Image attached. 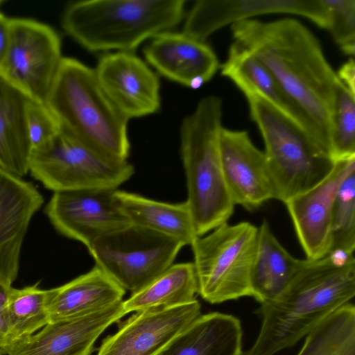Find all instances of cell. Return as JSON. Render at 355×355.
Segmentation results:
<instances>
[{
    "mask_svg": "<svg viewBox=\"0 0 355 355\" xmlns=\"http://www.w3.org/2000/svg\"><path fill=\"white\" fill-rule=\"evenodd\" d=\"M199 302L136 312L103 340L96 355H156L200 314Z\"/></svg>",
    "mask_w": 355,
    "mask_h": 355,
    "instance_id": "13",
    "label": "cell"
},
{
    "mask_svg": "<svg viewBox=\"0 0 355 355\" xmlns=\"http://www.w3.org/2000/svg\"><path fill=\"white\" fill-rule=\"evenodd\" d=\"M350 355H355V354H350Z\"/></svg>",
    "mask_w": 355,
    "mask_h": 355,
    "instance_id": "37",
    "label": "cell"
},
{
    "mask_svg": "<svg viewBox=\"0 0 355 355\" xmlns=\"http://www.w3.org/2000/svg\"><path fill=\"white\" fill-rule=\"evenodd\" d=\"M223 100L202 98L180 125V150L186 173L187 202L198 236L227 223L235 205L224 179L219 139Z\"/></svg>",
    "mask_w": 355,
    "mask_h": 355,
    "instance_id": "4",
    "label": "cell"
},
{
    "mask_svg": "<svg viewBox=\"0 0 355 355\" xmlns=\"http://www.w3.org/2000/svg\"><path fill=\"white\" fill-rule=\"evenodd\" d=\"M354 168L355 156L335 161L325 178L284 203L306 259H316L329 252L334 198L340 183Z\"/></svg>",
    "mask_w": 355,
    "mask_h": 355,
    "instance_id": "16",
    "label": "cell"
},
{
    "mask_svg": "<svg viewBox=\"0 0 355 355\" xmlns=\"http://www.w3.org/2000/svg\"><path fill=\"white\" fill-rule=\"evenodd\" d=\"M184 0H89L64 10L65 32L92 52H132L148 38L169 31L182 19Z\"/></svg>",
    "mask_w": 355,
    "mask_h": 355,
    "instance_id": "5",
    "label": "cell"
},
{
    "mask_svg": "<svg viewBox=\"0 0 355 355\" xmlns=\"http://www.w3.org/2000/svg\"><path fill=\"white\" fill-rule=\"evenodd\" d=\"M328 11V30L341 51L355 54V0H324Z\"/></svg>",
    "mask_w": 355,
    "mask_h": 355,
    "instance_id": "31",
    "label": "cell"
},
{
    "mask_svg": "<svg viewBox=\"0 0 355 355\" xmlns=\"http://www.w3.org/2000/svg\"><path fill=\"white\" fill-rule=\"evenodd\" d=\"M220 69L221 74L234 82L243 94L259 95L308 133L298 110L266 67L248 49L234 42Z\"/></svg>",
    "mask_w": 355,
    "mask_h": 355,
    "instance_id": "24",
    "label": "cell"
},
{
    "mask_svg": "<svg viewBox=\"0 0 355 355\" xmlns=\"http://www.w3.org/2000/svg\"><path fill=\"white\" fill-rule=\"evenodd\" d=\"M354 253L355 249V168L340 183L331 218V248ZM329 250V251H330Z\"/></svg>",
    "mask_w": 355,
    "mask_h": 355,
    "instance_id": "30",
    "label": "cell"
},
{
    "mask_svg": "<svg viewBox=\"0 0 355 355\" xmlns=\"http://www.w3.org/2000/svg\"><path fill=\"white\" fill-rule=\"evenodd\" d=\"M258 241L251 273V290L260 304L277 297L304 263L293 257L272 232L267 220L258 227Z\"/></svg>",
    "mask_w": 355,
    "mask_h": 355,
    "instance_id": "22",
    "label": "cell"
},
{
    "mask_svg": "<svg viewBox=\"0 0 355 355\" xmlns=\"http://www.w3.org/2000/svg\"><path fill=\"white\" fill-rule=\"evenodd\" d=\"M231 30L234 42L269 71L302 116L309 135L329 155L330 108L339 79L318 39L291 17L247 19L232 24Z\"/></svg>",
    "mask_w": 355,
    "mask_h": 355,
    "instance_id": "1",
    "label": "cell"
},
{
    "mask_svg": "<svg viewBox=\"0 0 355 355\" xmlns=\"http://www.w3.org/2000/svg\"><path fill=\"white\" fill-rule=\"evenodd\" d=\"M114 189L55 191L45 212L53 227L87 248L99 238L131 224L120 209Z\"/></svg>",
    "mask_w": 355,
    "mask_h": 355,
    "instance_id": "11",
    "label": "cell"
},
{
    "mask_svg": "<svg viewBox=\"0 0 355 355\" xmlns=\"http://www.w3.org/2000/svg\"><path fill=\"white\" fill-rule=\"evenodd\" d=\"M329 155L334 162L355 156V95L340 80L333 88Z\"/></svg>",
    "mask_w": 355,
    "mask_h": 355,
    "instance_id": "29",
    "label": "cell"
},
{
    "mask_svg": "<svg viewBox=\"0 0 355 355\" xmlns=\"http://www.w3.org/2000/svg\"><path fill=\"white\" fill-rule=\"evenodd\" d=\"M28 171L45 187L55 191L114 189L129 180L134 166L108 159L61 130L32 150Z\"/></svg>",
    "mask_w": 355,
    "mask_h": 355,
    "instance_id": "9",
    "label": "cell"
},
{
    "mask_svg": "<svg viewBox=\"0 0 355 355\" xmlns=\"http://www.w3.org/2000/svg\"><path fill=\"white\" fill-rule=\"evenodd\" d=\"M184 245L130 224L97 239L88 250L96 266L125 290H141L171 265Z\"/></svg>",
    "mask_w": 355,
    "mask_h": 355,
    "instance_id": "8",
    "label": "cell"
},
{
    "mask_svg": "<svg viewBox=\"0 0 355 355\" xmlns=\"http://www.w3.org/2000/svg\"><path fill=\"white\" fill-rule=\"evenodd\" d=\"M144 53L159 74L192 89L211 79L219 68L217 55L206 42L183 33L167 31L155 36Z\"/></svg>",
    "mask_w": 355,
    "mask_h": 355,
    "instance_id": "19",
    "label": "cell"
},
{
    "mask_svg": "<svg viewBox=\"0 0 355 355\" xmlns=\"http://www.w3.org/2000/svg\"><path fill=\"white\" fill-rule=\"evenodd\" d=\"M275 13L299 15L322 28L328 26L324 0H200L187 14L182 33L206 42L211 34L225 26Z\"/></svg>",
    "mask_w": 355,
    "mask_h": 355,
    "instance_id": "12",
    "label": "cell"
},
{
    "mask_svg": "<svg viewBox=\"0 0 355 355\" xmlns=\"http://www.w3.org/2000/svg\"><path fill=\"white\" fill-rule=\"evenodd\" d=\"M46 105L62 132L108 159L127 161L129 119L103 90L94 69L63 58Z\"/></svg>",
    "mask_w": 355,
    "mask_h": 355,
    "instance_id": "3",
    "label": "cell"
},
{
    "mask_svg": "<svg viewBox=\"0 0 355 355\" xmlns=\"http://www.w3.org/2000/svg\"><path fill=\"white\" fill-rule=\"evenodd\" d=\"M63 58L60 38L51 27L30 19H11L0 76L29 99L46 104Z\"/></svg>",
    "mask_w": 355,
    "mask_h": 355,
    "instance_id": "10",
    "label": "cell"
},
{
    "mask_svg": "<svg viewBox=\"0 0 355 355\" xmlns=\"http://www.w3.org/2000/svg\"><path fill=\"white\" fill-rule=\"evenodd\" d=\"M3 2V1H1V0H0V6H1V4Z\"/></svg>",
    "mask_w": 355,
    "mask_h": 355,
    "instance_id": "36",
    "label": "cell"
},
{
    "mask_svg": "<svg viewBox=\"0 0 355 355\" xmlns=\"http://www.w3.org/2000/svg\"><path fill=\"white\" fill-rule=\"evenodd\" d=\"M297 355L355 354V308L347 303L327 316L306 336Z\"/></svg>",
    "mask_w": 355,
    "mask_h": 355,
    "instance_id": "28",
    "label": "cell"
},
{
    "mask_svg": "<svg viewBox=\"0 0 355 355\" xmlns=\"http://www.w3.org/2000/svg\"><path fill=\"white\" fill-rule=\"evenodd\" d=\"M28 99L0 76V166L20 178L28 171L31 151L26 125Z\"/></svg>",
    "mask_w": 355,
    "mask_h": 355,
    "instance_id": "25",
    "label": "cell"
},
{
    "mask_svg": "<svg viewBox=\"0 0 355 355\" xmlns=\"http://www.w3.org/2000/svg\"><path fill=\"white\" fill-rule=\"evenodd\" d=\"M219 147L224 179L235 205L253 210L275 199L265 154L254 145L247 131L223 127Z\"/></svg>",
    "mask_w": 355,
    "mask_h": 355,
    "instance_id": "15",
    "label": "cell"
},
{
    "mask_svg": "<svg viewBox=\"0 0 355 355\" xmlns=\"http://www.w3.org/2000/svg\"><path fill=\"white\" fill-rule=\"evenodd\" d=\"M38 285L39 282L22 288L12 287L7 306L8 334L0 355L50 322L47 309L50 289H42Z\"/></svg>",
    "mask_w": 355,
    "mask_h": 355,
    "instance_id": "27",
    "label": "cell"
},
{
    "mask_svg": "<svg viewBox=\"0 0 355 355\" xmlns=\"http://www.w3.org/2000/svg\"><path fill=\"white\" fill-rule=\"evenodd\" d=\"M10 20L0 12V75L10 43Z\"/></svg>",
    "mask_w": 355,
    "mask_h": 355,
    "instance_id": "34",
    "label": "cell"
},
{
    "mask_svg": "<svg viewBox=\"0 0 355 355\" xmlns=\"http://www.w3.org/2000/svg\"><path fill=\"white\" fill-rule=\"evenodd\" d=\"M12 284L0 278V349L3 347L7 334V306Z\"/></svg>",
    "mask_w": 355,
    "mask_h": 355,
    "instance_id": "33",
    "label": "cell"
},
{
    "mask_svg": "<svg viewBox=\"0 0 355 355\" xmlns=\"http://www.w3.org/2000/svg\"><path fill=\"white\" fill-rule=\"evenodd\" d=\"M354 295V253L335 249L304 259L284 291L257 310L262 318L259 334L241 355H275L295 345Z\"/></svg>",
    "mask_w": 355,
    "mask_h": 355,
    "instance_id": "2",
    "label": "cell"
},
{
    "mask_svg": "<svg viewBox=\"0 0 355 355\" xmlns=\"http://www.w3.org/2000/svg\"><path fill=\"white\" fill-rule=\"evenodd\" d=\"M43 198L31 183L0 166V278L16 279L30 221Z\"/></svg>",
    "mask_w": 355,
    "mask_h": 355,
    "instance_id": "18",
    "label": "cell"
},
{
    "mask_svg": "<svg viewBox=\"0 0 355 355\" xmlns=\"http://www.w3.org/2000/svg\"><path fill=\"white\" fill-rule=\"evenodd\" d=\"M94 70L103 90L127 119L142 117L159 110V78L132 52L103 55Z\"/></svg>",
    "mask_w": 355,
    "mask_h": 355,
    "instance_id": "14",
    "label": "cell"
},
{
    "mask_svg": "<svg viewBox=\"0 0 355 355\" xmlns=\"http://www.w3.org/2000/svg\"><path fill=\"white\" fill-rule=\"evenodd\" d=\"M258 227L243 221L223 223L191 244L198 294L211 304L252 297L251 273Z\"/></svg>",
    "mask_w": 355,
    "mask_h": 355,
    "instance_id": "7",
    "label": "cell"
},
{
    "mask_svg": "<svg viewBox=\"0 0 355 355\" xmlns=\"http://www.w3.org/2000/svg\"><path fill=\"white\" fill-rule=\"evenodd\" d=\"M198 285L193 263L171 265L145 287L123 301L126 314L153 308L171 307L196 300Z\"/></svg>",
    "mask_w": 355,
    "mask_h": 355,
    "instance_id": "26",
    "label": "cell"
},
{
    "mask_svg": "<svg viewBox=\"0 0 355 355\" xmlns=\"http://www.w3.org/2000/svg\"><path fill=\"white\" fill-rule=\"evenodd\" d=\"M116 202L131 224L191 245L198 236L187 201L166 203L116 189Z\"/></svg>",
    "mask_w": 355,
    "mask_h": 355,
    "instance_id": "23",
    "label": "cell"
},
{
    "mask_svg": "<svg viewBox=\"0 0 355 355\" xmlns=\"http://www.w3.org/2000/svg\"><path fill=\"white\" fill-rule=\"evenodd\" d=\"M244 95L263 139L276 200L285 203L329 175L334 161L302 128L259 95Z\"/></svg>",
    "mask_w": 355,
    "mask_h": 355,
    "instance_id": "6",
    "label": "cell"
},
{
    "mask_svg": "<svg viewBox=\"0 0 355 355\" xmlns=\"http://www.w3.org/2000/svg\"><path fill=\"white\" fill-rule=\"evenodd\" d=\"M125 315L121 301L90 313L49 322L4 355H90L101 334Z\"/></svg>",
    "mask_w": 355,
    "mask_h": 355,
    "instance_id": "17",
    "label": "cell"
},
{
    "mask_svg": "<svg viewBox=\"0 0 355 355\" xmlns=\"http://www.w3.org/2000/svg\"><path fill=\"white\" fill-rule=\"evenodd\" d=\"M336 75L338 79L355 95V63L353 58H349L339 69Z\"/></svg>",
    "mask_w": 355,
    "mask_h": 355,
    "instance_id": "35",
    "label": "cell"
},
{
    "mask_svg": "<svg viewBox=\"0 0 355 355\" xmlns=\"http://www.w3.org/2000/svg\"><path fill=\"white\" fill-rule=\"evenodd\" d=\"M125 290L99 267L59 287L50 289V322L96 311L123 301Z\"/></svg>",
    "mask_w": 355,
    "mask_h": 355,
    "instance_id": "21",
    "label": "cell"
},
{
    "mask_svg": "<svg viewBox=\"0 0 355 355\" xmlns=\"http://www.w3.org/2000/svg\"><path fill=\"white\" fill-rule=\"evenodd\" d=\"M242 336L235 316L200 314L156 355H241Z\"/></svg>",
    "mask_w": 355,
    "mask_h": 355,
    "instance_id": "20",
    "label": "cell"
},
{
    "mask_svg": "<svg viewBox=\"0 0 355 355\" xmlns=\"http://www.w3.org/2000/svg\"><path fill=\"white\" fill-rule=\"evenodd\" d=\"M26 125L31 150L42 146L60 131L59 123L48 106L31 99L26 107Z\"/></svg>",
    "mask_w": 355,
    "mask_h": 355,
    "instance_id": "32",
    "label": "cell"
}]
</instances>
